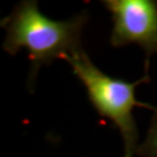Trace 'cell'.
<instances>
[{"label":"cell","mask_w":157,"mask_h":157,"mask_svg":"<svg viewBox=\"0 0 157 157\" xmlns=\"http://www.w3.org/2000/svg\"><path fill=\"white\" fill-rule=\"evenodd\" d=\"M87 21L86 12L67 21L51 20L39 10L37 1L25 0L1 21L6 31L2 47L10 55L21 48L28 50L31 61L29 87H33L42 65L63 59L82 48L81 37Z\"/></svg>","instance_id":"obj_1"},{"label":"cell","mask_w":157,"mask_h":157,"mask_svg":"<svg viewBox=\"0 0 157 157\" xmlns=\"http://www.w3.org/2000/svg\"><path fill=\"white\" fill-rule=\"evenodd\" d=\"M63 60L71 65L74 74L84 84L98 113L113 121L121 132L124 140V157H133L139 146V133L133 115L134 107L144 106L154 109L151 105L136 99V88L150 81L148 73L135 83L109 77L91 61L83 48L64 57Z\"/></svg>","instance_id":"obj_2"},{"label":"cell","mask_w":157,"mask_h":157,"mask_svg":"<svg viewBox=\"0 0 157 157\" xmlns=\"http://www.w3.org/2000/svg\"><path fill=\"white\" fill-rule=\"evenodd\" d=\"M103 5L111 12L113 29L110 44L122 47L137 44L149 57L157 53V1L154 0H105Z\"/></svg>","instance_id":"obj_3"},{"label":"cell","mask_w":157,"mask_h":157,"mask_svg":"<svg viewBox=\"0 0 157 157\" xmlns=\"http://www.w3.org/2000/svg\"><path fill=\"white\" fill-rule=\"evenodd\" d=\"M136 154L141 157H157V109L153 110L151 124L146 139L139 144Z\"/></svg>","instance_id":"obj_4"}]
</instances>
